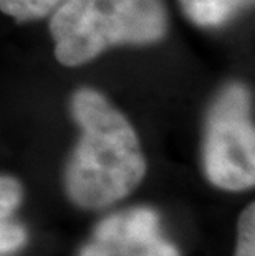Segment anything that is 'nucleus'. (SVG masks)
I'll return each instance as SVG.
<instances>
[{
	"instance_id": "1",
	"label": "nucleus",
	"mask_w": 255,
	"mask_h": 256,
	"mask_svg": "<svg viewBox=\"0 0 255 256\" xmlns=\"http://www.w3.org/2000/svg\"><path fill=\"white\" fill-rule=\"evenodd\" d=\"M72 114L81 136L65 170V190L80 208H108L133 194L146 176L138 134L95 90L75 92Z\"/></svg>"
},
{
	"instance_id": "2",
	"label": "nucleus",
	"mask_w": 255,
	"mask_h": 256,
	"mask_svg": "<svg viewBox=\"0 0 255 256\" xmlns=\"http://www.w3.org/2000/svg\"><path fill=\"white\" fill-rule=\"evenodd\" d=\"M162 0H65L50 22L55 56L80 66L115 45H149L164 38Z\"/></svg>"
},
{
	"instance_id": "3",
	"label": "nucleus",
	"mask_w": 255,
	"mask_h": 256,
	"mask_svg": "<svg viewBox=\"0 0 255 256\" xmlns=\"http://www.w3.org/2000/svg\"><path fill=\"white\" fill-rule=\"evenodd\" d=\"M202 162L205 177L215 187L229 192L253 187L255 130L250 92L243 84H229L210 106Z\"/></svg>"
},
{
	"instance_id": "4",
	"label": "nucleus",
	"mask_w": 255,
	"mask_h": 256,
	"mask_svg": "<svg viewBox=\"0 0 255 256\" xmlns=\"http://www.w3.org/2000/svg\"><path fill=\"white\" fill-rule=\"evenodd\" d=\"M161 236L157 212L136 206L103 218L78 256H138Z\"/></svg>"
},
{
	"instance_id": "5",
	"label": "nucleus",
	"mask_w": 255,
	"mask_h": 256,
	"mask_svg": "<svg viewBox=\"0 0 255 256\" xmlns=\"http://www.w3.org/2000/svg\"><path fill=\"white\" fill-rule=\"evenodd\" d=\"M187 18L199 26L215 28L227 24L252 0H179Z\"/></svg>"
},
{
	"instance_id": "6",
	"label": "nucleus",
	"mask_w": 255,
	"mask_h": 256,
	"mask_svg": "<svg viewBox=\"0 0 255 256\" xmlns=\"http://www.w3.org/2000/svg\"><path fill=\"white\" fill-rule=\"evenodd\" d=\"M65 0H0V10L17 22H32L50 15Z\"/></svg>"
},
{
	"instance_id": "7",
	"label": "nucleus",
	"mask_w": 255,
	"mask_h": 256,
	"mask_svg": "<svg viewBox=\"0 0 255 256\" xmlns=\"http://www.w3.org/2000/svg\"><path fill=\"white\" fill-rule=\"evenodd\" d=\"M234 256H255V205L245 206L237 223V246Z\"/></svg>"
},
{
	"instance_id": "8",
	"label": "nucleus",
	"mask_w": 255,
	"mask_h": 256,
	"mask_svg": "<svg viewBox=\"0 0 255 256\" xmlns=\"http://www.w3.org/2000/svg\"><path fill=\"white\" fill-rule=\"evenodd\" d=\"M22 198H24V188L17 178L0 176V222L7 220L19 208Z\"/></svg>"
},
{
	"instance_id": "9",
	"label": "nucleus",
	"mask_w": 255,
	"mask_h": 256,
	"mask_svg": "<svg viewBox=\"0 0 255 256\" xmlns=\"http://www.w3.org/2000/svg\"><path fill=\"white\" fill-rule=\"evenodd\" d=\"M29 242L25 226L19 223L2 220L0 222V256H10L20 252Z\"/></svg>"
}]
</instances>
